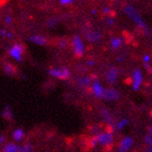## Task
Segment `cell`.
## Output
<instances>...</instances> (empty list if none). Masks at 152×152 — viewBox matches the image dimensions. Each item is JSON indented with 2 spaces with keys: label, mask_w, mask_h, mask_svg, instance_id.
Instances as JSON below:
<instances>
[{
  "label": "cell",
  "mask_w": 152,
  "mask_h": 152,
  "mask_svg": "<svg viewBox=\"0 0 152 152\" xmlns=\"http://www.w3.org/2000/svg\"><path fill=\"white\" fill-rule=\"evenodd\" d=\"M24 53V47L21 43H15L10 48L9 54L16 62H22Z\"/></svg>",
  "instance_id": "obj_1"
},
{
  "label": "cell",
  "mask_w": 152,
  "mask_h": 152,
  "mask_svg": "<svg viewBox=\"0 0 152 152\" xmlns=\"http://www.w3.org/2000/svg\"><path fill=\"white\" fill-rule=\"evenodd\" d=\"M49 75L58 79H67L71 76V72L67 67H54L49 69Z\"/></svg>",
  "instance_id": "obj_2"
},
{
  "label": "cell",
  "mask_w": 152,
  "mask_h": 152,
  "mask_svg": "<svg viewBox=\"0 0 152 152\" xmlns=\"http://www.w3.org/2000/svg\"><path fill=\"white\" fill-rule=\"evenodd\" d=\"M125 13L133 20V21L139 26V27H141V28H147V25H146V23H144V21L142 20V18L139 16V14L137 13V11H136V10L134 8V7H132V6H128V7H126L125 8Z\"/></svg>",
  "instance_id": "obj_3"
},
{
  "label": "cell",
  "mask_w": 152,
  "mask_h": 152,
  "mask_svg": "<svg viewBox=\"0 0 152 152\" xmlns=\"http://www.w3.org/2000/svg\"><path fill=\"white\" fill-rule=\"evenodd\" d=\"M94 137H95V139H96L97 145H100V146H103V147L110 146V145L113 143V141H114L113 134H112L110 132H105V133H99Z\"/></svg>",
  "instance_id": "obj_4"
},
{
  "label": "cell",
  "mask_w": 152,
  "mask_h": 152,
  "mask_svg": "<svg viewBox=\"0 0 152 152\" xmlns=\"http://www.w3.org/2000/svg\"><path fill=\"white\" fill-rule=\"evenodd\" d=\"M72 46H73V50L76 56L81 57L85 52V45L84 42L79 36H75L72 39Z\"/></svg>",
  "instance_id": "obj_5"
},
{
  "label": "cell",
  "mask_w": 152,
  "mask_h": 152,
  "mask_svg": "<svg viewBox=\"0 0 152 152\" xmlns=\"http://www.w3.org/2000/svg\"><path fill=\"white\" fill-rule=\"evenodd\" d=\"M143 81V74L141 70L135 69L132 73V88L134 91H138Z\"/></svg>",
  "instance_id": "obj_6"
},
{
  "label": "cell",
  "mask_w": 152,
  "mask_h": 152,
  "mask_svg": "<svg viewBox=\"0 0 152 152\" xmlns=\"http://www.w3.org/2000/svg\"><path fill=\"white\" fill-rule=\"evenodd\" d=\"M91 91L94 95L97 98L103 99L104 94V88L101 85V83L98 80H94L91 83Z\"/></svg>",
  "instance_id": "obj_7"
},
{
  "label": "cell",
  "mask_w": 152,
  "mask_h": 152,
  "mask_svg": "<svg viewBox=\"0 0 152 152\" xmlns=\"http://www.w3.org/2000/svg\"><path fill=\"white\" fill-rule=\"evenodd\" d=\"M133 144H134V140L131 136L125 137L121 141L120 145H118V152H127L132 148Z\"/></svg>",
  "instance_id": "obj_8"
},
{
  "label": "cell",
  "mask_w": 152,
  "mask_h": 152,
  "mask_svg": "<svg viewBox=\"0 0 152 152\" xmlns=\"http://www.w3.org/2000/svg\"><path fill=\"white\" fill-rule=\"evenodd\" d=\"M120 98V92L116 91L113 88H108V89H104V94L103 96L104 100L107 101H114L118 100Z\"/></svg>",
  "instance_id": "obj_9"
},
{
  "label": "cell",
  "mask_w": 152,
  "mask_h": 152,
  "mask_svg": "<svg viewBox=\"0 0 152 152\" xmlns=\"http://www.w3.org/2000/svg\"><path fill=\"white\" fill-rule=\"evenodd\" d=\"M28 39L31 43L38 46H45L48 43V39L41 35H32L29 37Z\"/></svg>",
  "instance_id": "obj_10"
},
{
  "label": "cell",
  "mask_w": 152,
  "mask_h": 152,
  "mask_svg": "<svg viewBox=\"0 0 152 152\" xmlns=\"http://www.w3.org/2000/svg\"><path fill=\"white\" fill-rule=\"evenodd\" d=\"M117 78H118V70L115 67H111L107 71V75H105V79H107L108 84L113 85L116 83Z\"/></svg>",
  "instance_id": "obj_11"
},
{
  "label": "cell",
  "mask_w": 152,
  "mask_h": 152,
  "mask_svg": "<svg viewBox=\"0 0 152 152\" xmlns=\"http://www.w3.org/2000/svg\"><path fill=\"white\" fill-rule=\"evenodd\" d=\"M25 133L22 128H17L12 132V139L15 142H21L24 139Z\"/></svg>",
  "instance_id": "obj_12"
},
{
  "label": "cell",
  "mask_w": 152,
  "mask_h": 152,
  "mask_svg": "<svg viewBox=\"0 0 152 152\" xmlns=\"http://www.w3.org/2000/svg\"><path fill=\"white\" fill-rule=\"evenodd\" d=\"M21 147L16 143H7L4 145L2 152H20Z\"/></svg>",
  "instance_id": "obj_13"
},
{
  "label": "cell",
  "mask_w": 152,
  "mask_h": 152,
  "mask_svg": "<svg viewBox=\"0 0 152 152\" xmlns=\"http://www.w3.org/2000/svg\"><path fill=\"white\" fill-rule=\"evenodd\" d=\"M3 69H4L5 73L8 76H10V77L14 76L16 73V67L10 63H5L3 65Z\"/></svg>",
  "instance_id": "obj_14"
},
{
  "label": "cell",
  "mask_w": 152,
  "mask_h": 152,
  "mask_svg": "<svg viewBox=\"0 0 152 152\" xmlns=\"http://www.w3.org/2000/svg\"><path fill=\"white\" fill-rule=\"evenodd\" d=\"M2 116L8 121H11L13 120V112L10 105H6L4 107V109L2 110Z\"/></svg>",
  "instance_id": "obj_15"
},
{
  "label": "cell",
  "mask_w": 152,
  "mask_h": 152,
  "mask_svg": "<svg viewBox=\"0 0 152 152\" xmlns=\"http://www.w3.org/2000/svg\"><path fill=\"white\" fill-rule=\"evenodd\" d=\"M123 43V39L121 37H112L111 40H110V45H111V48L113 50H117L120 47H121V45Z\"/></svg>",
  "instance_id": "obj_16"
},
{
  "label": "cell",
  "mask_w": 152,
  "mask_h": 152,
  "mask_svg": "<svg viewBox=\"0 0 152 152\" xmlns=\"http://www.w3.org/2000/svg\"><path fill=\"white\" fill-rule=\"evenodd\" d=\"M86 37H87V39L91 42H96L101 38V34L97 31L89 32L88 34L86 35Z\"/></svg>",
  "instance_id": "obj_17"
},
{
  "label": "cell",
  "mask_w": 152,
  "mask_h": 152,
  "mask_svg": "<svg viewBox=\"0 0 152 152\" xmlns=\"http://www.w3.org/2000/svg\"><path fill=\"white\" fill-rule=\"evenodd\" d=\"M91 83H92L91 79L88 77H82L78 79V85L82 86V87H86V86H88Z\"/></svg>",
  "instance_id": "obj_18"
},
{
  "label": "cell",
  "mask_w": 152,
  "mask_h": 152,
  "mask_svg": "<svg viewBox=\"0 0 152 152\" xmlns=\"http://www.w3.org/2000/svg\"><path fill=\"white\" fill-rule=\"evenodd\" d=\"M128 124H129V121L126 120V118H122V120H121L117 123V129L118 131H121V130H122V129H124L125 127H126Z\"/></svg>",
  "instance_id": "obj_19"
},
{
  "label": "cell",
  "mask_w": 152,
  "mask_h": 152,
  "mask_svg": "<svg viewBox=\"0 0 152 152\" xmlns=\"http://www.w3.org/2000/svg\"><path fill=\"white\" fill-rule=\"evenodd\" d=\"M20 152H33V147L30 143H25L23 147H21Z\"/></svg>",
  "instance_id": "obj_20"
},
{
  "label": "cell",
  "mask_w": 152,
  "mask_h": 152,
  "mask_svg": "<svg viewBox=\"0 0 152 152\" xmlns=\"http://www.w3.org/2000/svg\"><path fill=\"white\" fill-rule=\"evenodd\" d=\"M0 36L3 37H9V38L12 37V34L10 32H9L7 29H1V30H0Z\"/></svg>",
  "instance_id": "obj_21"
},
{
  "label": "cell",
  "mask_w": 152,
  "mask_h": 152,
  "mask_svg": "<svg viewBox=\"0 0 152 152\" xmlns=\"http://www.w3.org/2000/svg\"><path fill=\"white\" fill-rule=\"evenodd\" d=\"M4 22L7 25H10L13 23V18L11 15H6L4 18Z\"/></svg>",
  "instance_id": "obj_22"
},
{
  "label": "cell",
  "mask_w": 152,
  "mask_h": 152,
  "mask_svg": "<svg viewBox=\"0 0 152 152\" xmlns=\"http://www.w3.org/2000/svg\"><path fill=\"white\" fill-rule=\"evenodd\" d=\"M145 142L147 145H148V147H152V136L150 134H148L145 137Z\"/></svg>",
  "instance_id": "obj_23"
},
{
  "label": "cell",
  "mask_w": 152,
  "mask_h": 152,
  "mask_svg": "<svg viewBox=\"0 0 152 152\" xmlns=\"http://www.w3.org/2000/svg\"><path fill=\"white\" fill-rule=\"evenodd\" d=\"M59 2H60L62 6H68L73 3L74 0H59Z\"/></svg>",
  "instance_id": "obj_24"
},
{
  "label": "cell",
  "mask_w": 152,
  "mask_h": 152,
  "mask_svg": "<svg viewBox=\"0 0 152 152\" xmlns=\"http://www.w3.org/2000/svg\"><path fill=\"white\" fill-rule=\"evenodd\" d=\"M102 114H103V116L107 118V121H109V122L111 121V120H110V115H109V112L107 110V109H102Z\"/></svg>",
  "instance_id": "obj_25"
},
{
  "label": "cell",
  "mask_w": 152,
  "mask_h": 152,
  "mask_svg": "<svg viewBox=\"0 0 152 152\" xmlns=\"http://www.w3.org/2000/svg\"><path fill=\"white\" fill-rule=\"evenodd\" d=\"M143 60H144L145 64H148L149 62H150V60H151V57H150L149 54H145L144 57H143Z\"/></svg>",
  "instance_id": "obj_26"
},
{
  "label": "cell",
  "mask_w": 152,
  "mask_h": 152,
  "mask_svg": "<svg viewBox=\"0 0 152 152\" xmlns=\"http://www.w3.org/2000/svg\"><path fill=\"white\" fill-rule=\"evenodd\" d=\"M55 23H56V21H55L54 19H50V20H49L48 23H47L48 26H50V27H51V26H54Z\"/></svg>",
  "instance_id": "obj_27"
},
{
  "label": "cell",
  "mask_w": 152,
  "mask_h": 152,
  "mask_svg": "<svg viewBox=\"0 0 152 152\" xmlns=\"http://www.w3.org/2000/svg\"><path fill=\"white\" fill-rule=\"evenodd\" d=\"M110 12H111V9L109 8V7H104V8L103 9L104 14H109Z\"/></svg>",
  "instance_id": "obj_28"
},
{
  "label": "cell",
  "mask_w": 152,
  "mask_h": 152,
  "mask_svg": "<svg viewBox=\"0 0 152 152\" xmlns=\"http://www.w3.org/2000/svg\"><path fill=\"white\" fill-rule=\"evenodd\" d=\"M6 143V136L4 134H0V145H4Z\"/></svg>",
  "instance_id": "obj_29"
},
{
  "label": "cell",
  "mask_w": 152,
  "mask_h": 152,
  "mask_svg": "<svg viewBox=\"0 0 152 152\" xmlns=\"http://www.w3.org/2000/svg\"><path fill=\"white\" fill-rule=\"evenodd\" d=\"M107 23L109 24V25H112L114 23V21H113V19H108L107 20Z\"/></svg>",
  "instance_id": "obj_30"
},
{
  "label": "cell",
  "mask_w": 152,
  "mask_h": 152,
  "mask_svg": "<svg viewBox=\"0 0 152 152\" xmlns=\"http://www.w3.org/2000/svg\"><path fill=\"white\" fill-rule=\"evenodd\" d=\"M148 132H149V134L152 136V126H150V127L148 128Z\"/></svg>",
  "instance_id": "obj_31"
},
{
  "label": "cell",
  "mask_w": 152,
  "mask_h": 152,
  "mask_svg": "<svg viewBox=\"0 0 152 152\" xmlns=\"http://www.w3.org/2000/svg\"><path fill=\"white\" fill-rule=\"evenodd\" d=\"M88 64H89V65H94V61H89V62H88Z\"/></svg>",
  "instance_id": "obj_32"
},
{
  "label": "cell",
  "mask_w": 152,
  "mask_h": 152,
  "mask_svg": "<svg viewBox=\"0 0 152 152\" xmlns=\"http://www.w3.org/2000/svg\"><path fill=\"white\" fill-rule=\"evenodd\" d=\"M148 152H152V147H148Z\"/></svg>",
  "instance_id": "obj_33"
},
{
  "label": "cell",
  "mask_w": 152,
  "mask_h": 152,
  "mask_svg": "<svg viewBox=\"0 0 152 152\" xmlns=\"http://www.w3.org/2000/svg\"><path fill=\"white\" fill-rule=\"evenodd\" d=\"M91 13H92V14H95V13H96V10H91Z\"/></svg>",
  "instance_id": "obj_34"
}]
</instances>
